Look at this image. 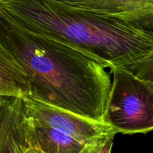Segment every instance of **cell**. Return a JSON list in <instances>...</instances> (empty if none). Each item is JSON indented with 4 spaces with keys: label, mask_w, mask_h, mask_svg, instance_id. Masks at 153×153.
I'll return each instance as SVG.
<instances>
[{
    "label": "cell",
    "mask_w": 153,
    "mask_h": 153,
    "mask_svg": "<svg viewBox=\"0 0 153 153\" xmlns=\"http://www.w3.org/2000/svg\"><path fill=\"white\" fill-rule=\"evenodd\" d=\"M0 96L25 99L30 96L29 80L0 42Z\"/></svg>",
    "instance_id": "obj_6"
},
{
    "label": "cell",
    "mask_w": 153,
    "mask_h": 153,
    "mask_svg": "<svg viewBox=\"0 0 153 153\" xmlns=\"http://www.w3.org/2000/svg\"><path fill=\"white\" fill-rule=\"evenodd\" d=\"M0 42L28 76L29 97L104 122L112 85L105 64L68 43L21 26L1 7Z\"/></svg>",
    "instance_id": "obj_2"
},
{
    "label": "cell",
    "mask_w": 153,
    "mask_h": 153,
    "mask_svg": "<svg viewBox=\"0 0 153 153\" xmlns=\"http://www.w3.org/2000/svg\"><path fill=\"white\" fill-rule=\"evenodd\" d=\"M110 72L113 80L104 122L116 134L153 131V87L125 69Z\"/></svg>",
    "instance_id": "obj_4"
},
{
    "label": "cell",
    "mask_w": 153,
    "mask_h": 153,
    "mask_svg": "<svg viewBox=\"0 0 153 153\" xmlns=\"http://www.w3.org/2000/svg\"><path fill=\"white\" fill-rule=\"evenodd\" d=\"M115 134L100 137L88 144L80 153H111Z\"/></svg>",
    "instance_id": "obj_8"
},
{
    "label": "cell",
    "mask_w": 153,
    "mask_h": 153,
    "mask_svg": "<svg viewBox=\"0 0 153 153\" xmlns=\"http://www.w3.org/2000/svg\"><path fill=\"white\" fill-rule=\"evenodd\" d=\"M29 149V124L24 100L0 96V153H25Z\"/></svg>",
    "instance_id": "obj_5"
},
{
    "label": "cell",
    "mask_w": 153,
    "mask_h": 153,
    "mask_svg": "<svg viewBox=\"0 0 153 153\" xmlns=\"http://www.w3.org/2000/svg\"><path fill=\"white\" fill-rule=\"evenodd\" d=\"M25 153H42L40 151H37L35 150V149H29L28 151H27Z\"/></svg>",
    "instance_id": "obj_9"
},
{
    "label": "cell",
    "mask_w": 153,
    "mask_h": 153,
    "mask_svg": "<svg viewBox=\"0 0 153 153\" xmlns=\"http://www.w3.org/2000/svg\"><path fill=\"white\" fill-rule=\"evenodd\" d=\"M23 100L31 149L42 153H80L97 138L116 134L104 122L82 117L31 97Z\"/></svg>",
    "instance_id": "obj_3"
},
{
    "label": "cell",
    "mask_w": 153,
    "mask_h": 153,
    "mask_svg": "<svg viewBox=\"0 0 153 153\" xmlns=\"http://www.w3.org/2000/svg\"><path fill=\"white\" fill-rule=\"evenodd\" d=\"M129 71L153 87V53L136 64Z\"/></svg>",
    "instance_id": "obj_7"
},
{
    "label": "cell",
    "mask_w": 153,
    "mask_h": 153,
    "mask_svg": "<svg viewBox=\"0 0 153 153\" xmlns=\"http://www.w3.org/2000/svg\"><path fill=\"white\" fill-rule=\"evenodd\" d=\"M13 21L75 46L110 70L153 53V0H0Z\"/></svg>",
    "instance_id": "obj_1"
}]
</instances>
